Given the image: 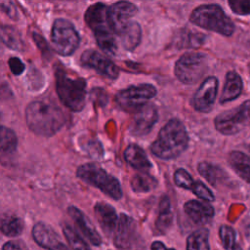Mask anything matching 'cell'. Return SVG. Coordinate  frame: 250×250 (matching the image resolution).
Returning a JSON list of instances; mask_svg holds the SVG:
<instances>
[{"instance_id":"cell-1","label":"cell","mask_w":250,"mask_h":250,"mask_svg":"<svg viewBox=\"0 0 250 250\" xmlns=\"http://www.w3.org/2000/svg\"><path fill=\"white\" fill-rule=\"evenodd\" d=\"M28 128L36 135L51 137L65 124L66 118L62 108L49 99L32 101L25 109Z\"/></svg>"},{"instance_id":"cell-2","label":"cell","mask_w":250,"mask_h":250,"mask_svg":"<svg viewBox=\"0 0 250 250\" xmlns=\"http://www.w3.org/2000/svg\"><path fill=\"white\" fill-rule=\"evenodd\" d=\"M188 146V135L182 121L170 119L159 131L157 138L150 146V151L163 160L180 156Z\"/></svg>"},{"instance_id":"cell-3","label":"cell","mask_w":250,"mask_h":250,"mask_svg":"<svg viewBox=\"0 0 250 250\" xmlns=\"http://www.w3.org/2000/svg\"><path fill=\"white\" fill-rule=\"evenodd\" d=\"M56 91L61 102L70 110L81 111L86 104V81L83 77L72 76L62 65L55 67Z\"/></svg>"},{"instance_id":"cell-4","label":"cell","mask_w":250,"mask_h":250,"mask_svg":"<svg viewBox=\"0 0 250 250\" xmlns=\"http://www.w3.org/2000/svg\"><path fill=\"white\" fill-rule=\"evenodd\" d=\"M189 21L203 29L214 31L224 36H230L234 31L232 21L217 4L198 6L191 12Z\"/></svg>"},{"instance_id":"cell-5","label":"cell","mask_w":250,"mask_h":250,"mask_svg":"<svg viewBox=\"0 0 250 250\" xmlns=\"http://www.w3.org/2000/svg\"><path fill=\"white\" fill-rule=\"evenodd\" d=\"M76 176L114 200H119L122 197L123 192L119 181L98 164L86 163L79 166Z\"/></svg>"},{"instance_id":"cell-6","label":"cell","mask_w":250,"mask_h":250,"mask_svg":"<svg viewBox=\"0 0 250 250\" xmlns=\"http://www.w3.org/2000/svg\"><path fill=\"white\" fill-rule=\"evenodd\" d=\"M208 68V58L200 52H189L181 56L175 63L176 77L184 84L191 85L199 81Z\"/></svg>"},{"instance_id":"cell-7","label":"cell","mask_w":250,"mask_h":250,"mask_svg":"<svg viewBox=\"0 0 250 250\" xmlns=\"http://www.w3.org/2000/svg\"><path fill=\"white\" fill-rule=\"evenodd\" d=\"M53 49L62 56H70L79 46L80 36L74 25L65 19L54 21L51 30Z\"/></svg>"},{"instance_id":"cell-8","label":"cell","mask_w":250,"mask_h":250,"mask_svg":"<svg viewBox=\"0 0 250 250\" xmlns=\"http://www.w3.org/2000/svg\"><path fill=\"white\" fill-rule=\"evenodd\" d=\"M214 124L216 130L223 135L239 133L250 124V101H245L236 107L218 114Z\"/></svg>"},{"instance_id":"cell-9","label":"cell","mask_w":250,"mask_h":250,"mask_svg":"<svg viewBox=\"0 0 250 250\" xmlns=\"http://www.w3.org/2000/svg\"><path fill=\"white\" fill-rule=\"evenodd\" d=\"M156 94L157 90L152 84L133 85L118 91L115 95V102L123 110L137 112L146 105L147 102L154 98Z\"/></svg>"},{"instance_id":"cell-10","label":"cell","mask_w":250,"mask_h":250,"mask_svg":"<svg viewBox=\"0 0 250 250\" xmlns=\"http://www.w3.org/2000/svg\"><path fill=\"white\" fill-rule=\"evenodd\" d=\"M80 62L84 67L94 69L99 74L112 80L119 75V69L115 63L94 49L85 50L80 57Z\"/></svg>"},{"instance_id":"cell-11","label":"cell","mask_w":250,"mask_h":250,"mask_svg":"<svg viewBox=\"0 0 250 250\" xmlns=\"http://www.w3.org/2000/svg\"><path fill=\"white\" fill-rule=\"evenodd\" d=\"M138 7L128 1H118L108 7V22L111 31L119 35L132 21L131 19L137 14Z\"/></svg>"},{"instance_id":"cell-12","label":"cell","mask_w":250,"mask_h":250,"mask_svg":"<svg viewBox=\"0 0 250 250\" xmlns=\"http://www.w3.org/2000/svg\"><path fill=\"white\" fill-rule=\"evenodd\" d=\"M218 79L216 76L207 77L191 98L192 107L199 112L207 113L214 106L218 93Z\"/></svg>"},{"instance_id":"cell-13","label":"cell","mask_w":250,"mask_h":250,"mask_svg":"<svg viewBox=\"0 0 250 250\" xmlns=\"http://www.w3.org/2000/svg\"><path fill=\"white\" fill-rule=\"evenodd\" d=\"M31 234L34 241L46 250H69L55 229L43 222H38L33 226Z\"/></svg>"},{"instance_id":"cell-14","label":"cell","mask_w":250,"mask_h":250,"mask_svg":"<svg viewBox=\"0 0 250 250\" xmlns=\"http://www.w3.org/2000/svg\"><path fill=\"white\" fill-rule=\"evenodd\" d=\"M158 120V111L152 104H146L135 113L129 126V132L133 136L141 137L148 134Z\"/></svg>"},{"instance_id":"cell-15","label":"cell","mask_w":250,"mask_h":250,"mask_svg":"<svg viewBox=\"0 0 250 250\" xmlns=\"http://www.w3.org/2000/svg\"><path fill=\"white\" fill-rule=\"evenodd\" d=\"M84 20L94 33L103 30H111L108 22V7L104 3H95L88 7Z\"/></svg>"},{"instance_id":"cell-16","label":"cell","mask_w":250,"mask_h":250,"mask_svg":"<svg viewBox=\"0 0 250 250\" xmlns=\"http://www.w3.org/2000/svg\"><path fill=\"white\" fill-rule=\"evenodd\" d=\"M67 213L75 223L78 229L93 245L100 246L102 244V238L95 226L80 209L75 206H69L67 208Z\"/></svg>"},{"instance_id":"cell-17","label":"cell","mask_w":250,"mask_h":250,"mask_svg":"<svg viewBox=\"0 0 250 250\" xmlns=\"http://www.w3.org/2000/svg\"><path fill=\"white\" fill-rule=\"evenodd\" d=\"M94 213L104 232L107 235H113L119 218L115 209L108 203L97 202L94 206Z\"/></svg>"},{"instance_id":"cell-18","label":"cell","mask_w":250,"mask_h":250,"mask_svg":"<svg viewBox=\"0 0 250 250\" xmlns=\"http://www.w3.org/2000/svg\"><path fill=\"white\" fill-rule=\"evenodd\" d=\"M186 215L195 224H206L214 216V208L207 202L199 200H188L184 205Z\"/></svg>"},{"instance_id":"cell-19","label":"cell","mask_w":250,"mask_h":250,"mask_svg":"<svg viewBox=\"0 0 250 250\" xmlns=\"http://www.w3.org/2000/svg\"><path fill=\"white\" fill-rule=\"evenodd\" d=\"M125 161L140 173H147L151 168V162L146 156L145 150L136 144L129 145L124 150Z\"/></svg>"},{"instance_id":"cell-20","label":"cell","mask_w":250,"mask_h":250,"mask_svg":"<svg viewBox=\"0 0 250 250\" xmlns=\"http://www.w3.org/2000/svg\"><path fill=\"white\" fill-rule=\"evenodd\" d=\"M135 229L134 220L126 214H121L113 233V242L118 248H125L130 243Z\"/></svg>"},{"instance_id":"cell-21","label":"cell","mask_w":250,"mask_h":250,"mask_svg":"<svg viewBox=\"0 0 250 250\" xmlns=\"http://www.w3.org/2000/svg\"><path fill=\"white\" fill-rule=\"evenodd\" d=\"M243 88V83L240 75L233 70H230L226 75V82L220 97V103L226 104L228 102L237 99Z\"/></svg>"},{"instance_id":"cell-22","label":"cell","mask_w":250,"mask_h":250,"mask_svg":"<svg viewBox=\"0 0 250 250\" xmlns=\"http://www.w3.org/2000/svg\"><path fill=\"white\" fill-rule=\"evenodd\" d=\"M18 147V138L15 132L0 125V161L7 163L15 154Z\"/></svg>"},{"instance_id":"cell-23","label":"cell","mask_w":250,"mask_h":250,"mask_svg":"<svg viewBox=\"0 0 250 250\" xmlns=\"http://www.w3.org/2000/svg\"><path fill=\"white\" fill-rule=\"evenodd\" d=\"M228 161L237 176L250 184V156L242 151L232 150L228 156Z\"/></svg>"},{"instance_id":"cell-24","label":"cell","mask_w":250,"mask_h":250,"mask_svg":"<svg viewBox=\"0 0 250 250\" xmlns=\"http://www.w3.org/2000/svg\"><path fill=\"white\" fill-rule=\"evenodd\" d=\"M23 221L21 218L11 213L0 214V231L9 237H16L23 230Z\"/></svg>"},{"instance_id":"cell-25","label":"cell","mask_w":250,"mask_h":250,"mask_svg":"<svg viewBox=\"0 0 250 250\" xmlns=\"http://www.w3.org/2000/svg\"><path fill=\"white\" fill-rule=\"evenodd\" d=\"M118 36L121 39L122 46L128 51H133L141 42V26L137 21H132Z\"/></svg>"},{"instance_id":"cell-26","label":"cell","mask_w":250,"mask_h":250,"mask_svg":"<svg viewBox=\"0 0 250 250\" xmlns=\"http://www.w3.org/2000/svg\"><path fill=\"white\" fill-rule=\"evenodd\" d=\"M173 221V213L171 209V202L167 195H163L159 202L158 216L155 222V227L160 232H165L169 229Z\"/></svg>"},{"instance_id":"cell-27","label":"cell","mask_w":250,"mask_h":250,"mask_svg":"<svg viewBox=\"0 0 250 250\" xmlns=\"http://www.w3.org/2000/svg\"><path fill=\"white\" fill-rule=\"evenodd\" d=\"M96 42L100 49L109 56H116L118 51V44L111 30H103L94 33Z\"/></svg>"},{"instance_id":"cell-28","label":"cell","mask_w":250,"mask_h":250,"mask_svg":"<svg viewBox=\"0 0 250 250\" xmlns=\"http://www.w3.org/2000/svg\"><path fill=\"white\" fill-rule=\"evenodd\" d=\"M187 250H210L209 230L201 228L192 231L187 238Z\"/></svg>"},{"instance_id":"cell-29","label":"cell","mask_w":250,"mask_h":250,"mask_svg":"<svg viewBox=\"0 0 250 250\" xmlns=\"http://www.w3.org/2000/svg\"><path fill=\"white\" fill-rule=\"evenodd\" d=\"M156 185L157 181L148 173L136 174L131 180V188L135 192H148Z\"/></svg>"},{"instance_id":"cell-30","label":"cell","mask_w":250,"mask_h":250,"mask_svg":"<svg viewBox=\"0 0 250 250\" xmlns=\"http://www.w3.org/2000/svg\"><path fill=\"white\" fill-rule=\"evenodd\" d=\"M197 170L198 173L212 186H216L218 184V182L222 179L224 172L220 167L207 161L199 162L197 165Z\"/></svg>"},{"instance_id":"cell-31","label":"cell","mask_w":250,"mask_h":250,"mask_svg":"<svg viewBox=\"0 0 250 250\" xmlns=\"http://www.w3.org/2000/svg\"><path fill=\"white\" fill-rule=\"evenodd\" d=\"M219 236L226 250H242L236 241V232L230 226L222 225L219 229Z\"/></svg>"},{"instance_id":"cell-32","label":"cell","mask_w":250,"mask_h":250,"mask_svg":"<svg viewBox=\"0 0 250 250\" xmlns=\"http://www.w3.org/2000/svg\"><path fill=\"white\" fill-rule=\"evenodd\" d=\"M0 37L3 42L13 50H21L22 41L19 32L12 26H2L0 29Z\"/></svg>"},{"instance_id":"cell-33","label":"cell","mask_w":250,"mask_h":250,"mask_svg":"<svg viewBox=\"0 0 250 250\" xmlns=\"http://www.w3.org/2000/svg\"><path fill=\"white\" fill-rule=\"evenodd\" d=\"M62 232L72 250H91L86 241L69 225L62 226Z\"/></svg>"},{"instance_id":"cell-34","label":"cell","mask_w":250,"mask_h":250,"mask_svg":"<svg viewBox=\"0 0 250 250\" xmlns=\"http://www.w3.org/2000/svg\"><path fill=\"white\" fill-rule=\"evenodd\" d=\"M174 182L176 186L185 189H191L194 183L190 174L184 168H179L175 171Z\"/></svg>"},{"instance_id":"cell-35","label":"cell","mask_w":250,"mask_h":250,"mask_svg":"<svg viewBox=\"0 0 250 250\" xmlns=\"http://www.w3.org/2000/svg\"><path fill=\"white\" fill-rule=\"evenodd\" d=\"M198 198L206 201L211 202L215 200V196L213 192L201 182V181H195L193 183V186L190 189Z\"/></svg>"},{"instance_id":"cell-36","label":"cell","mask_w":250,"mask_h":250,"mask_svg":"<svg viewBox=\"0 0 250 250\" xmlns=\"http://www.w3.org/2000/svg\"><path fill=\"white\" fill-rule=\"evenodd\" d=\"M230 10L237 15H250V0H229L228 2Z\"/></svg>"},{"instance_id":"cell-37","label":"cell","mask_w":250,"mask_h":250,"mask_svg":"<svg viewBox=\"0 0 250 250\" xmlns=\"http://www.w3.org/2000/svg\"><path fill=\"white\" fill-rule=\"evenodd\" d=\"M8 64L14 75H21L25 69V65L22 61L17 57L10 58L8 61Z\"/></svg>"},{"instance_id":"cell-38","label":"cell","mask_w":250,"mask_h":250,"mask_svg":"<svg viewBox=\"0 0 250 250\" xmlns=\"http://www.w3.org/2000/svg\"><path fill=\"white\" fill-rule=\"evenodd\" d=\"M33 39H34V42L36 43V45L38 46V48L41 50L43 55L46 56V55L50 54V48H49L47 42L45 41V39L41 35H39L37 33H33Z\"/></svg>"},{"instance_id":"cell-39","label":"cell","mask_w":250,"mask_h":250,"mask_svg":"<svg viewBox=\"0 0 250 250\" xmlns=\"http://www.w3.org/2000/svg\"><path fill=\"white\" fill-rule=\"evenodd\" d=\"M0 10L7 14L10 18L16 19L17 9L12 2H0Z\"/></svg>"},{"instance_id":"cell-40","label":"cell","mask_w":250,"mask_h":250,"mask_svg":"<svg viewBox=\"0 0 250 250\" xmlns=\"http://www.w3.org/2000/svg\"><path fill=\"white\" fill-rule=\"evenodd\" d=\"M2 250H22V248L20 246L18 242L10 240L4 243V245L2 246Z\"/></svg>"},{"instance_id":"cell-41","label":"cell","mask_w":250,"mask_h":250,"mask_svg":"<svg viewBox=\"0 0 250 250\" xmlns=\"http://www.w3.org/2000/svg\"><path fill=\"white\" fill-rule=\"evenodd\" d=\"M150 250H176L174 248H167L161 241H153L150 246Z\"/></svg>"},{"instance_id":"cell-42","label":"cell","mask_w":250,"mask_h":250,"mask_svg":"<svg viewBox=\"0 0 250 250\" xmlns=\"http://www.w3.org/2000/svg\"><path fill=\"white\" fill-rule=\"evenodd\" d=\"M245 235L247 237L248 240H250V224L246 227V229H245Z\"/></svg>"},{"instance_id":"cell-43","label":"cell","mask_w":250,"mask_h":250,"mask_svg":"<svg viewBox=\"0 0 250 250\" xmlns=\"http://www.w3.org/2000/svg\"><path fill=\"white\" fill-rule=\"evenodd\" d=\"M248 69H249V73H250V63L248 64Z\"/></svg>"},{"instance_id":"cell-44","label":"cell","mask_w":250,"mask_h":250,"mask_svg":"<svg viewBox=\"0 0 250 250\" xmlns=\"http://www.w3.org/2000/svg\"><path fill=\"white\" fill-rule=\"evenodd\" d=\"M249 250H250V249H249Z\"/></svg>"}]
</instances>
